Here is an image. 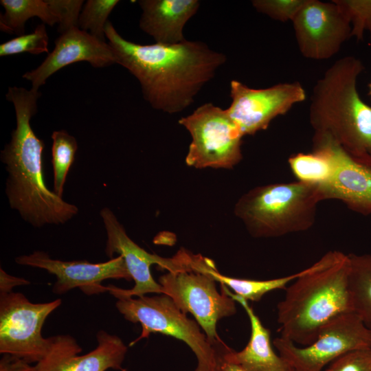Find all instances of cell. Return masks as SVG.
<instances>
[{
	"mask_svg": "<svg viewBox=\"0 0 371 371\" xmlns=\"http://www.w3.org/2000/svg\"><path fill=\"white\" fill-rule=\"evenodd\" d=\"M30 283L24 278L10 276L1 268L0 269V293H10L16 286L27 285Z\"/></svg>",
	"mask_w": 371,
	"mask_h": 371,
	"instance_id": "1f68e13d",
	"label": "cell"
},
{
	"mask_svg": "<svg viewBox=\"0 0 371 371\" xmlns=\"http://www.w3.org/2000/svg\"><path fill=\"white\" fill-rule=\"evenodd\" d=\"M325 371H371V347L350 351L332 362Z\"/></svg>",
	"mask_w": 371,
	"mask_h": 371,
	"instance_id": "f546056e",
	"label": "cell"
},
{
	"mask_svg": "<svg viewBox=\"0 0 371 371\" xmlns=\"http://www.w3.org/2000/svg\"><path fill=\"white\" fill-rule=\"evenodd\" d=\"M350 259L340 251H329L285 289L277 306L282 337L306 346L321 328L337 317L353 312L348 286Z\"/></svg>",
	"mask_w": 371,
	"mask_h": 371,
	"instance_id": "3957f363",
	"label": "cell"
},
{
	"mask_svg": "<svg viewBox=\"0 0 371 371\" xmlns=\"http://www.w3.org/2000/svg\"><path fill=\"white\" fill-rule=\"evenodd\" d=\"M370 157H371V150H370Z\"/></svg>",
	"mask_w": 371,
	"mask_h": 371,
	"instance_id": "e575fe53",
	"label": "cell"
},
{
	"mask_svg": "<svg viewBox=\"0 0 371 371\" xmlns=\"http://www.w3.org/2000/svg\"><path fill=\"white\" fill-rule=\"evenodd\" d=\"M190 266L192 271L209 275L216 282L232 289L234 294L252 302H259L266 293L272 291L286 289L300 274L299 271L286 276L266 280L232 278L220 273L211 259L201 254H193L191 256Z\"/></svg>",
	"mask_w": 371,
	"mask_h": 371,
	"instance_id": "ffe728a7",
	"label": "cell"
},
{
	"mask_svg": "<svg viewBox=\"0 0 371 371\" xmlns=\"http://www.w3.org/2000/svg\"><path fill=\"white\" fill-rule=\"evenodd\" d=\"M348 19L351 36L360 41L368 31L371 40V0H333Z\"/></svg>",
	"mask_w": 371,
	"mask_h": 371,
	"instance_id": "4316f807",
	"label": "cell"
},
{
	"mask_svg": "<svg viewBox=\"0 0 371 371\" xmlns=\"http://www.w3.org/2000/svg\"><path fill=\"white\" fill-rule=\"evenodd\" d=\"M317 186L298 181L259 186L242 195L234 212L255 238H275L309 229L317 204Z\"/></svg>",
	"mask_w": 371,
	"mask_h": 371,
	"instance_id": "5b68a950",
	"label": "cell"
},
{
	"mask_svg": "<svg viewBox=\"0 0 371 371\" xmlns=\"http://www.w3.org/2000/svg\"><path fill=\"white\" fill-rule=\"evenodd\" d=\"M305 0H254V8L271 19L286 22L293 21Z\"/></svg>",
	"mask_w": 371,
	"mask_h": 371,
	"instance_id": "83f0119b",
	"label": "cell"
},
{
	"mask_svg": "<svg viewBox=\"0 0 371 371\" xmlns=\"http://www.w3.org/2000/svg\"><path fill=\"white\" fill-rule=\"evenodd\" d=\"M273 344L293 371H322L353 350L371 347L370 330L354 312L341 315L323 326L315 340L298 346L280 337Z\"/></svg>",
	"mask_w": 371,
	"mask_h": 371,
	"instance_id": "9c48e42d",
	"label": "cell"
},
{
	"mask_svg": "<svg viewBox=\"0 0 371 371\" xmlns=\"http://www.w3.org/2000/svg\"><path fill=\"white\" fill-rule=\"evenodd\" d=\"M41 95L32 88L8 87L5 97L14 106L16 124L0 155L8 172L5 194L10 206L36 227L64 224L78 212L77 206L49 190L44 181L42 154L45 144L30 124Z\"/></svg>",
	"mask_w": 371,
	"mask_h": 371,
	"instance_id": "7a4b0ae2",
	"label": "cell"
},
{
	"mask_svg": "<svg viewBox=\"0 0 371 371\" xmlns=\"http://www.w3.org/2000/svg\"><path fill=\"white\" fill-rule=\"evenodd\" d=\"M292 23L299 50L309 59L330 58L351 37L350 23L334 1L305 0Z\"/></svg>",
	"mask_w": 371,
	"mask_h": 371,
	"instance_id": "4fadbf2b",
	"label": "cell"
},
{
	"mask_svg": "<svg viewBox=\"0 0 371 371\" xmlns=\"http://www.w3.org/2000/svg\"><path fill=\"white\" fill-rule=\"evenodd\" d=\"M179 124L192 137L186 157L188 166L232 169L242 160L243 135L227 109L205 103Z\"/></svg>",
	"mask_w": 371,
	"mask_h": 371,
	"instance_id": "52a82bcc",
	"label": "cell"
},
{
	"mask_svg": "<svg viewBox=\"0 0 371 371\" xmlns=\"http://www.w3.org/2000/svg\"><path fill=\"white\" fill-rule=\"evenodd\" d=\"M17 264L37 267L47 271L56 277L52 291L65 293L74 288H80L87 295L107 291L101 284L107 279L132 280L122 256L109 261L91 263L87 261H63L52 259L43 251H36L30 255L15 258Z\"/></svg>",
	"mask_w": 371,
	"mask_h": 371,
	"instance_id": "5bb4252c",
	"label": "cell"
},
{
	"mask_svg": "<svg viewBox=\"0 0 371 371\" xmlns=\"http://www.w3.org/2000/svg\"><path fill=\"white\" fill-rule=\"evenodd\" d=\"M105 36L116 56L140 84L152 108L173 114L186 109L201 89L214 77L226 56L205 43L186 40L167 45H142L123 38L110 21Z\"/></svg>",
	"mask_w": 371,
	"mask_h": 371,
	"instance_id": "6da1fadb",
	"label": "cell"
},
{
	"mask_svg": "<svg viewBox=\"0 0 371 371\" xmlns=\"http://www.w3.org/2000/svg\"><path fill=\"white\" fill-rule=\"evenodd\" d=\"M98 346L93 350L78 355L82 350L70 335L52 337L50 348L34 366L35 371H106L121 369L127 347L116 335L100 330Z\"/></svg>",
	"mask_w": 371,
	"mask_h": 371,
	"instance_id": "9a60e30c",
	"label": "cell"
},
{
	"mask_svg": "<svg viewBox=\"0 0 371 371\" xmlns=\"http://www.w3.org/2000/svg\"><path fill=\"white\" fill-rule=\"evenodd\" d=\"M116 308L124 317L134 324L139 323L141 335L131 344L151 333H160L186 343L194 353L197 365L194 371H214L217 363L215 347L203 333L197 322L189 319L168 295L146 296L133 298L115 296Z\"/></svg>",
	"mask_w": 371,
	"mask_h": 371,
	"instance_id": "8992f818",
	"label": "cell"
},
{
	"mask_svg": "<svg viewBox=\"0 0 371 371\" xmlns=\"http://www.w3.org/2000/svg\"><path fill=\"white\" fill-rule=\"evenodd\" d=\"M352 311L371 330V254H348Z\"/></svg>",
	"mask_w": 371,
	"mask_h": 371,
	"instance_id": "7402d4cb",
	"label": "cell"
},
{
	"mask_svg": "<svg viewBox=\"0 0 371 371\" xmlns=\"http://www.w3.org/2000/svg\"><path fill=\"white\" fill-rule=\"evenodd\" d=\"M60 304V299L32 303L21 293H0V353L30 363L42 359L52 342L43 337L42 327Z\"/></svg>",
	"mask_w": 371,
	"mask_h": 371,
	"instance_id": "ba28073f",
	"label": "cell"
},
{
	"mask_svg": "<svg viewBox=\"0 0 371 371\" xmlns=\"http://www.w3.org/2000/svg\"><path fill=\"white\" fill-rule=\"evenodd\" d=\"M364 69L352 56L328 67L313 87L309 120L314 134L330 137L355 160L371 164V106L357 87Z\"/></svg>",
	"mask_w": 371,
	"mask_h": 371,
	"instance_id": "277c9868",
	"label": "cell"
},
{
	"mask_svg": "<svg viewBox=\"0 0 371 371\" xmlns=\"http://www.w3.org/2000/svg\"><path fill=\"white\" fill-rule=\"evenodd\" d=\"M0 371H35L34 366H32L26 361L10 355H3L0 361Z\"/></svg>",
	"mask_w": 371,
	"mask_h": 371,
	"instance_id": "4dcf8cb0",
	"label": "cell"
},
{
	"mask_svg": "<svg viewBox=\"0 0 371 371\" xmlns=\"http://www.w3.org/2000/svg\"><path fill=\"white\" fill-rule=\"evenodd\" d=\"M223 341H221L214 345L217 355V363L214 371H247L241 367L226 361L221 352L220 346Z\"/></svg>",
	"mask_w": 371,
	"mask_h": 371,
	"instance_id": "d6a6232c",
	"label": "cell"
},
{
	"mask_svg": "<svg viewBox=\"0 0 371 371\" xmlns=\"http://www.w3.org/2000/svg\"><path fill=\"white\" fill-rule=\"evenodd\" d=\"M100 216L106 233V256L111 259L115 254L122 256L135 282L134 286L130 289L113 285L106 286L107 291L113 296L139 297L151 293L161 294L162 287L154 280L150 272L152 265H157L168 272L192 271L190 267L192 253L181 249L172 258H164L148 253L130 238L123 225L109 208H102Z\"/></svg>",
	"mask_w": 371,
	"mask_h": 371,
	"instance_id": "30bf717a",
	"label": "cell"
},
{
	"mask_svg": "<svg viewBox=\"0 0 371 371\" xmlns=\"http://www.w3.org/2000/svg\"><path fill=\"white\" fill-rule=\"evenodd\" d=\"M313 138L327 146L333 162L331 178L318 186L322 200H339L357 213L370 215L371 164L355 160L326 135L314 134Z\"/></svg>",
	"mask_w": 371,
	"mask_h": 371,
	"instance_id": "2e32d148",
	"label": "cell"
},
{
	"mask_svg": "<svg viewBox=\"0 0 371 371\" xmlns=\"http://www.w3.org/2000/svg\"><path fill=\"white\" fill-rule=\"evenodd\" d=\"M47 3L57 20V31L60 34L78 27L83 0H47Z\"/></svg>",
	"mask_w": 371,
	"mask_h": 371,
	"instance_id": "f1b7e54d",
	"label": "cell"
},
{
	"mask_svg": "<svg viewBox=\"0 0 371 371\" xmlns=\"http://www.w3.org/2000/svg\"><path fill=\"white\" fill-rule=\"evenodd\" d=\"M221 286L245 309L251 326V335L247 346L235 351L224 342L220 346L223 358L247 371H293L286 361L272 348L269 330L261 323L248 301L234 294L223 284Z\"/></svg>",
	"mask_w": 371,
	"mask_h": 371,
	"instance_id": "ac0fdd59",
	"label": "cell"
},
{
	"mask_svg": "<svg viewBox=\"0 0 371 371\" xmlns=\"http://www.w3.org/2000/svg\"><path fill=\"white\" fill-rule=\"evenodd\" d=\"M5 12L0 16L1 30L18 36L25 34V25L32 17H38L51 27L57 24L47 0H1Z\"/></svg>",
	"mask_w": 371,
	"mask_h": 371,
	"instance_id": "603a6c76",
	"label": "cell"
},
{
	"mask_svg": "<svg viewBox=\"0 0 371 371\" xmlns=\"http://www.w3.org/2000/svg\"><path fill=\"white\" fill-rule=\"evenodd\" d=\"M288 163L298 181L313 186L326 183L333 172V162L327 146L313 139L311 153H298L289 157Z\"/></svg>",
	"mask_w": 371,
	"mask_h": 371,
	"instance_id": "44dd1931",
	"label": "cell"
},
{
	"mask_svg": "<svg viewBox=\"0 0 371 371\" xmlns=\"http://www.w3.org/2000/svg\"><path fill=\"white\" fill-rule=\"evenodd\" d=\"M52 164L54 172V190L63 198L69 170L78 149L76 139L65 130L54 131L52 134Z\"/></svg>",
	"mask_w": 371,
	"mask_h": 371,
	"instance_id": "cb8c5ba5",
	"label": "cell"
},
{
	"mask_svg": "<svg viewBox=\"0 0 371 371\" xmlns=\"http://www.w3.org/2000/svg\"><path fill=\"white\" fill-rule=\"evenodd\" d=\"M87 61L95 68L117 64L111 46L78 27L61 34L55 41V47L36 68L27 71L23 78L38 91L46 80L60 69L73 63Z\"/></svg>",
	"mask_w": 371,
	"mask_h": 371,
	"instance_id": "e0dca14e",
	"label": "cell"
},
{
	"mask_svg": "<svg viewBox=\"0 0 371 371\" xmlns=\"http://www.w3.org/2000/svg\"><path fill=\"white\" fill-rule=\"evenodd\" d=\"M162 293L170 297L184 313H190L210 342L221 341L218 322L236 313V301L209 275L196 271L168 272L159 278Z\"/></svg>",
	"mask_w": 371,
	"mask_h": 371,
	"instance_id": "8fae6325",
	"label": "cell"
},
{
	"mask_svg": "<svg viewBox=\"0 0 371 371\" xmlns=\"http://www.w3.org/2000/svg\"><path fill=\"white\" fill-rule=\"evenodd\" d=\"M117 0H88L82 8L78 27L106 42L105 27Z\"/></svg>",
	"mask_w": 371,
	"mask_h": 371,
	"instance_id": "d4e9b609",
	"label": "cell"
},
{
	"mask_svg": "<svg viewBox=\"0 0 371 371\" xmlns=\"http://www.w3.org/2000/svg\"><path fill=\"white\" fill-rule=\"evenodd\" d=\"M299 82L279 83L264 89H253L240 81L230 82L232 102L226 109L243 136L266 130L271 121L285 115L306 99Z\"/></svg>",
	"mask_w": 371,
	"mask_h": 371,
	"instance_id": "7c38bea8",
	"label": "cell"
},
{
	"mask_svg": "<svg viewBox=\"0 0 371 371\" xmlns=\"http://www.w3.org/2000/svg\"><path fill=\"white\" fill-rule=\"evenodd\" d=\"M139 25L156 43L173 45L183 42V28L197 12L198 0H140Z\"/></svg>",
	"mask_w": 371,
	"mask_h": 371,
	"instance_id": "d6986e66",
	"label": "cell"
},
{
	"mask_svg": "<svg viewBox=\"0 0 371 371\" xmlns=\"http://www.w3.org/2000/svg\"><path fill=\"white\" fill-rule=\"evenodd\" d=\"M368 88H369L368 95H370V99H371V81H370V82L369 85H368Z\"/></svg>",
	"mask_w": 371,
	"mask_h": 371,
	"instance_id": "836d02e7",
	"label": "cell"
},
{
	"mask_svg": "<svg viewBox=\"0 0 371 371\" xmlns=\"http://www.w3.org/2000/svg\"><path fill=\"white\" fill-rule=\"evenodd\" d=\"M49 36L45 24L38 25L30 34L18 36L0 45V56H5L21 53L40 54L49 52Z\"/></svg>",
	"mask_w": 371,
	"mask_h": 371,
	"instance_id": "484cf974",
	"label": "cell"
}]
</instances>
